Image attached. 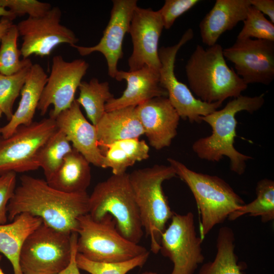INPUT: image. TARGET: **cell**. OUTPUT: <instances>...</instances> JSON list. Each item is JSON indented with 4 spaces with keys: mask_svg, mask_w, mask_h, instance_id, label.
Instances as JSON below:
<instances>
[{
    "mask_svg": "<svg viewBox=\"0 0 274 274\" xmlns=\"http://www.w3.org/2000/svg\"><path fill=\"white\" fill-rule=\"evenodd\" d=\"M7 207L11 221L22 213L40 218L43 223L58 231L76 232L78 218L89 213L86 192L67 193L51 187L46 181L24 175L20 178Z\"/></svg>",
    "mask_w": 274,
    "mask_h": 274,
    "instance_id": "6da1fadb",
    "label": "cell"
},
{
    "mask_svg": "<svg viewBox=\"0 0 274 274\" xmlns=\"http://www.w3.org/2000/svg\"><path fill=\"white\" fill-rule=\"evenodd\" d=\"M264 101V93L253 97L241 94L230 100L223 108L201 117V121L211 126L212 132L193 143L194 152L199 158L212 162L227 157L231 170L239 175L243 174L246 161L252 158L240 153L234 147L237 124L236 115L244 111L253 113L259 110Z\"/></svg>",
    "mask_w": 274,
    "mask_h": 274,
    "instance_id": "7a4b0ae2",
    "label": "cell"
},
{
    "mask_svg": "<svg viewBox=\"0 0 274 274\" xmlns=\"http://www.w3.org/2000/svg\"><path fill=\"white\" fill-rule=\"evenodd\" d=\"M218 44L204 49L196 46L185 65L189 89L207 103L222 102L241 95L248 85L227 64Z\"/></svg>",
    "mask_w": 274,
    "mask_h": 274,
    "instance_id": "3957f363",
    "label": "cell"
},
{
    "mask_svg": "<svg viewBox=\"0 0 274 274\" xmlns=\"http://www.w3.org/2000/svg\"><path fill=\"white\" fill-rule=\"evenodd\" d=\"M128 176L143 230L150 239L151 251L157 254L160 251L161 234L174 213L162 184L177 176L176 172L170 165H155L134 170Z\"/></svg>",
    "mask_w": 274,
    "mask_h": 274,
    "instance_id": "277c9868",
    "label": "cell"
},
{
    "mask_svg": "<svg viewBox=\"0 0 274 274\" xmlns=\"http://www.w3.org/2000/svg\"><path fill=\"white\" fill-rule=\"evenodd\" d=\"M167 161L193 194L200 217L199 236L201 239L246 203L223 179L193 171L172 158H167Z\"/></svg>",
    "mask_w": 274,
    "mask_h": 274,
    "instance_id": "5b68a950",
    "label": "cell"
},
{
    "mask_svg": "<svg viewBox=\"0 0 274 274\" xmlns=\"http://www.w3.org/2000/svg\"><path fill=\"white\" fill-rule=\"evenodd\" d=\"M95 220L106 214L115 220L121 234L139 244L144 235L139 211L135 201L128 174L112 175L98 183L89 195V213Z\"/></svg>",
    "mask_w": 274,
    "mask_h": 274,
    "instance_id": "8992f818",
    "label": "cell"
},
{
    "mask_svg": "<svg viewBox=\"0 0 274 274\" xmlns=\"http://www.w3.org/2000/svg\"><path fill=\"white\" fill-rule=\"evenodd\" d=\"M77 249L78 253L93 261L116 262L131 259L148 251L124 237L115 219L106 214L99 220L89 214L78 218Z\"/></svg>",
    "mask_w": 274,
    "mask_h": 274,
    "instance_id": "52a82bcc",
    "label": "cell"
},
{
    "mask_svg": "<svg viewBox=\"0 0 274 274\" xmlns=\"http://www.w3.org/2000/svg\"><path fill=\"white\" fill-rule=\"evenodd\" d=\"M71 234L42 223L22 245L19 257L22 274H58L62 271L71 260Z\"/></svg>",
    "mask_w": 274,
    "mask_h": 274,
    "instance_id": "ba28073f",
    "label": "cell"
},
{
    "mask_svg": "<svg viewBox=\"0 0 274 274\" xmlns=\"http://www.w3.org/2000/svg\"><path fill=\"white\" fill-rule=\"evenodd\" d=\"M57 129L55 120L49 117L20 125L8 138L0 135V174L40 168V150Z\"/></svg>",
    "mask_w": 274,
    "mask_h": 274,
    "instance_id": "9c48e42d",
    "label": "cell"
},
{
    "mask_svg": "<svg viewBox=\"0 0 274 274\" xmlns=\"http://www.w3.org/2000/svg\"><path fill=\"white\" fill-rule=\"evenodd\" d=\"M194 36L192 28L185 31L180 41L171 46L161 47L158 51L160 62L159 84L167 92V98L180 118L191 123L201 122V117L217 110L222 102L207 103L196 98L188 86L180 82L175 74L178 52Z\"/></svg>",
    "mask_w": 274,
    "mask_h": 274,
    "instance_id": "30bf717a",
    "label": "cell"
},
{
    "mask_svg": "<svg viewBox=\"0 0 274 274\" xmlns=\"http://www.w3.org/2000/svg\"><path fill=\"white\" fill-rule=\"evenodd\" d=\"M170 220L161 234L159 252L173 262L170 274H193L204 259L193 214L174 213Z\"/></svg>",
    "mask_w": 274,
    "mask_h": 274,
    "instance_id": "8fae6325",
    "label": "cell"
},
{
    "mask_svg": "<svg viewBox=\"0 0 274 274\" xmlns=\"http://www.w3.org/2000/svg\"><path fill=\"white\" fill-rule=\"evenodd\" d=\"M61 12L54 7L44 15L28 17L17 25L23 42L20 49L23 58L35 54L42 57L49 55L61 44L75 45L79 39L70 28L60 23Z\"/></svg>",
    "mask_w": 274,
    "mask_h": 274,
    "instance_id": "7c38bea8",
    "label": "cell"
},
{
    "mask_svg": "<svg viewBox=\"0 0 274 274\" xmlns=\"http://www.w3.org/2000/svg\"><path fill=\"white\" fill-rule=\"evenodd\" d=\"M89 64L81 59L66 61L61 55L53 57L51 70L43 89L37 110L44 115L50 105L49 117L55 119L69 108L75 100V95Z\"/></svg>",
    "mask_w": 274,
    "mask_h": 274,
    "instance_id": "4fadbf2b",
    "label": "cell"
},
{
    "mask_svg": "<svg viewBox=\"0 0 274 274\" xmlns=\"http://www.w3.org/2000/svg\"><path fill=\"white\" fill-rule=\"evenodd\" d=\"M225 58L232 62L235 73L246 84L269 85L274 79V41L237 40L224 49Z\"/></svg>",
    "mask_w": 274,
    "mask_h": 274,
    "instance_id": "5bb4252c",
    "label": "cell"
},
{
    "mask_svg": "<svg viewBox=\"0 0 274 274\" xmlns=\"http://www.w3.org/2000/svg\"><path fill=\"white\" fill-rule=\"evenodd\" d=\"M163 28L159 10L138 6L135 8L128 32L130 35L133 47L128 59L129 71H135L144 66L159 71L161 64L158 43Z\"/></svg>",
    "mask_w": 274,
    "mask_h": 274,
    "instance_id": "9a60e30c",
    "label": "cell"
},
{
    "mask_svg": "<svg viewBox=\"0 0 274 274\" xmlns=\"http://www.w3.org/2000/svg\"><path fill=\"white\" fill-rule=\"evenodd\" d=\"M110 18L99 42L95 46L84 47L75 45L71 46L77 49L81 56L95 52L105 57L109 75L115 78L118 71L117 65L123 57L122 44L128 33L133 12L138 6L136 0H114Z\"/></svg>",
    "mask_w": 274,
    "mask_h": 274,
    "instance_id": "2e32d148",
    "label": "cell"
},
{
    "mask_svg": "<svg viewBox=\"0 0 274 274\" xmlns=\"http://www.w3.org/2000/svg\"><path fill=\"white\" fill-rule=\"evenodd\" d=\"M135 109L150 145L156 150L169 146L177 134L180 117L167 97L153 98Z\"/></svg>",
    "mask_w": 274,
    "mask_h": 274,
    "instance_id": "e0dca14e",
    "label": "cell"
},
{
    "mask_svg": "<svg viewBox=\"0 0 274 274\" xmlns=\"http://www.w3.org/2000/svg\"><path fill=\"white\" fill-rule=\"evenodd\" d=\"M55 120L57 128L64 132L73 148L90 163L101 167L104 155L98 145L95 127L84 117L76 99Z\"/></svg>",
    "mask_w": 274,
    "mask_h": 274,
    "instance_id": "ac0fdd59",
    "label": "cell"
},
{
    "mask_svg": "<svg viewBox=\"0 0 274 274\" xmlns=\"http://www.w3.org/2000/svg\"><path fill=\"white\" fill-rule=\"evenodd\" d=\"M115 79L118 81H126L127 86L121 96L113 97L107 102L106 112L136 107L153 98L168 95L159 84V71L148 66L133 71L118 70Z\"/></svg>",
    "mask_w": 274,
    "mask_h": 274,
    "instance_id": "d6986e66",
    "label": "cell"
},
{
    "mask_svg": "<svg viewBox=\"0 0 274 274\" xmlns=\"http://www.w3.org/2000/svg\"><path fill=\"white\" fill-rule=\"evenodd\" d=\"M250 0H216L199 23L202 42L208 47L217 44L220 36L245 19Z\"/></svg>",
    "mask_w": 274,
    "mask_h": 274,
    "instance_id": "ffe728a7",
    "label": "cell"
},
{
    "mask_svg": "<svg viewBox=\"0 0 274 274\" xmlns=\"http://www.w3.org/2000/svg\"><path fill=\"white\" fill-rule=\"evenodd\" d=\"M48 76L42 66L32 64L21 91L18 106L8 123L0 127V135L6 138L20 125H28L33 118Z\"/></svg>",
    "mask_w": 274,
    "mask_h": 274,
    "instance_id": "44dd1931",
    "label": "cell"
},
{
    "mask_svg": "<svg viewBox=\"0 0 274 274\" xmlns=\"http://www.w3.org/2000/svg\"><path fill=\"white\" fill-rule=\"evenodd\" d=\"M135 107H127L105 113L95 126L100 149L115 142L139 138L144 134Z\"/></svg>",
    "mask_w": 274,
    "mask_h": 274,
    "instance_id": "7402d4cb",
    "label": "cell"
},
{
    "mask_svg": "<svg viewBox=\"0 0 274 274\" xmlns=\"http://www.w3.org/2000/svg\"><path fill=\"white\" fill-rule=\"evenodd\" d=\"M9 224L0 225V253L11 262L13 274H22L19 262L22 245L28 235L39 227L42 220L28 213L16 216Z\"/></svg>",
    "mask_w": 274,
    "mask_h": 274,
    "instance_id": "603a6c76",
    "label": "cell"
},
{
    "mask_svg": "<svg viewBox=\"0 0 274 274\" xmlns=\"http://www.w3.org/2000/svg\"><path fill=\"white\" fill-rule=\"evenodd\" d=\"M90 164L80 153L73 148L47 182L51 187L67 193L86 192L91 179Z\"/></svg>",
    "mask_w": 274,
    "mask_h": 274,
    "instance_id": "cb8c5ba5",
    "label": "cell"
},
{
    "mask_svg": "<svg viewBox=\"0 0 274 274\" xmlns=\"http://www.w3.org/2000/svg\"><path fill=\"white\" fill-rule=\"evenodd\" d=\"M104 160L102 168H111L113 175H120L136 161L149 157V147L144 140L131 138L118 141L100 149Z\"/></svg>",
    "mask_w": 274,
    "mask_h": 274,
    "instance_id": "d4e9b609",
    "label": "cell"
},
{
    "mask_svg": "<svg viewBox=\"0 0 274 274\" xmlns=\"http://www.w3.org/2000/svg\"><path fill=\"white\" fill-rule=\"evenodd\" d=\"M235 239L232 228L221 227L217 234L216 256L201 266L198 274H244L234 252Z\"/></svg>",
    "mask_w": 274,
    "mask_h": 274,
    "instance_id": "484cf974",
    "label": "cell"
},
{
    "mask_svg": "<svg viewBox=\"0 0 274 274\" xmlns=\"http://www.w3.org/2000/svg\"><path fill=\"white\" fill-rule=\"evenodd\" d=\"M78 88L79 95L76 100L84 109L87 117L95 126L106 112L107 102L114 97L109 83L100 82L94 78L88 82L82 81Z\"/></svg>",
    "mask_w": 274,
    "mask_h": 274,
    "instance_id": "4316f807",
    "label": "cell"
},
{
    "mask_svg": "<svg viewBox=\"0 0 274 274\" xmlns=\"http://www.w3.org/2000/svg\"><path fill=\"white\" fill-rule=\"evenodd\" d=\"M256 197L231 213L228 219L236 220L243 216L259 217L263 223L274 219V182L264 179L258 181L256 187Z\"/></svg>",
    "mask_w": 274,
    "mask_h": 274,
    "instance_id": "83f0119b",
    "label": "cell"
},
{
    "mask_svg": "<svg viewBox=\"0 0 274 274\" xmlns=\"http://www.w3.org/2000/svg\"><path fill=\"white\" fill-rule=\"evenodd\" d=\"M73 148L64 132L57 128L41 148L38 155L39 166L43 170L46 181L55 174Z\"/></svg>",
    "mask_w": 274,
    "mask_h": 274,
    "instance_id": "f1b7e54d",
    "label": "cell"
},
{
    "mask_svg": "<svg viewBox=\"0 0 274 274\" xmlns=\"http://www.w3.org/2000/svg\"><path fill=\"white\" fill-rule=\"evenodd\" d=\"M19 36L17 25L13 24L1 40L0 74L11 75L32 64L29 58L20 59L21 53L17 47Z\"/></svg>",
    "mask_w": 274,
    "mask_h": 274,
    "instance_id": "f546056e",
    "label": "cell"
},
{
    "mask_svg": "<svg viewBox=\"0 0 274 274\" xmlns=\"http://www.w3.org/2000/svg\"><path fill=\"white\" fill-rule=\"evenodd\" d=\"M150 255L149 251L131 259L116 262H101L90 260L77 253L78 268L90 274H126L131 270L142 267Z\"/></svg>",
    "mask_w": 274,
    "mask_h": 274,
    "instance_id": "4dcf8cb0",
    "label": "cell"
},
{
    "mask_svg": "<svg viewBox=\"0 0 274 274\" xmlns=\"http://www.w3.org/2000/svg\"><path fill=\"white\" fill-rule=\"evenodd\" d=\"M31 64L11 75L0 74V110L9 121L14 113V104L21 93Z\"/></svg>",
    "mask_w": 274,
    "mask_h": 274,
    "instance_id": "1f68e13d",
    "label": "cell"
},
{
    "mask_svg": "<svg viewBox=\"0 0 274 274\" xmlns=\"http://www.w3.org/2000/svg\"><path fill=\"white\" fill-rule=\"evenodd\" d=\"M244 25L237 40L255 39L274 41V24L264 15L251 5L249 7Z\"/></svg>",
    "mask_w": 274,
    "mask_h": 274,
    "instance_id": "d6a6232c",
    "label": "cell"
},
{
    "mask_svg": "<svg viewBox=\"0 0 274 274\" xmlns=\"http://www.w3.org/2000/svg\"><path fill=\"white\" fill-rule=\"evenodd\" d=\"M0 6L8 8L16 17L26 14L31 17H40L51 9L50 4L37 0H0Z\"/></svg>",
    "mask_w": 274,
    "mask_h": 274,
    "instance_id": "836d02e7",
    "label": "cell"
},
{
    "mask_svg": "<svg viewBox=\"0 0 274 274\" xmlns=\"http://www.w3.org/2000/svg\"><path fill=\"white\" fill-rule=\"evenodd\" d=\"M200 1L198 0H166L162 8L159 10L164 28L172 27L176 20L188 11Z\"/></svg>",
    "mask_w": 274,
    "mask_h": 274,
    "instance_id": "e575fe53",
    "label": "cell"
},
{
    "mask_svg": "<svg viewBox=\"0 0 274 274\" xmlns=\"http://www.w3.org/2000/svg\"><path fill=\"white\" fill-rule=\"evenodd\" d=\"M16 187V173L0 174V225L8 220V204Z\"/></svg>",
    "mask_w": 274,
    "mask_h": 274,
    "instance_id": "d590c367",
    "label": "cell"
},
{
    "mask_svg": "<svg viewBox=\"0 0 274 274\" xmlns=\"http://www.w3.org/2000/svg\"><path fill=\"white\" fill-rule=\"evenodd\" d=\"M77 239L78 234L76 232L72 233L71 234L72 253L71 260L67 267L58 274H81L79 271L80 269L76 262V255L78 253Z\"/></svg>",
    "mask_w": 274,
    "mask_h": 274,
    "instance_id": "8d00e7d4",
    "label": "cell"
},
{
    "mask_svg": "<svg viewBox=\"0 0 274 274\" xmlns=\"http://www.w3.org/2000/svg\"><path fill=\"white\" fill-rule=\"evenodd\" d=\"M251 5L262 13L266 15L270 21L274 23L273 0H250Z\"/></svg>",
    "mask_w": 274,
    "mask_h": 274,
    "instance_id": "74e56055",
    "label": "cell"
},
{
    "mask_svg": "<svg viewBox=\"0 0 274 274\" xmlns=\"http://www.w3.org/2000/svg\"><path fill=\"white\" fill-rule=\"evenodd\" d=\"M13 24V20L7 17H2L0 20V42L2 37Z\"/></svg>",
    "mask_w": 274,
    "mask_h": 274,
    "instance_id": "f35d334b",
    "label": "cell"
},
{
    "mask_svg": "<svg viewBox=\"0 0 274 274\" xmlns=\"http://www.w3.org/2000/svg\"><path fill=\"white\" fill-rule=\"evenodd\" d=\"M0 17H7L14 20L16 16L10 10L0 6Z\"/></svg>",
    "mask_w": 274,
    "mask_h": 274,
    "instance_id": "ab89813d",
    "label": "cell"
},
{
    "mask_svg": "<svg viewBox=\"0 0 274 274\" xmlns=\"http://www.w3.org/2000/svg\"><path fill=\"white\" fill-rule=\"evenodd\" d=\"M141 274H158L156 272H152V271H145L142 272Z\"/></svg>",
    "mask_w": 274,
    "mask_h": 274,
    "instance_id": "60d3db41",
    "label": "cell"
},
{
    "mask_svg": "<svg viewBox=\"0 0 274 274\" xmlns=\"http://www.w3.org/2000/svg\"><path fill=\"white\" fill-rule=\"evenodd\" d=\"M2 255H1V254L0 253V261H1V259H2ZM0 274H5L4 273V272L3 271L2 268H1V266H0Z\"/></svg>",
    "mask_w": 274,
    "mask_h": 274,
    "instance_id": "b9f144b4",
    "label": "cell"
},
{
    "mask_svg": "<svg viewBox=\"0 0 274 274\" xmlns=\"http://www.w3.org/2000/svg\"><path fill=\"white\" fill-rule=\"evenodd\" d=\"M2 114H3V113H2V111L0 110V118L1 117Z\"/></svg>",
    "mask_w": 274,
    "mask_h": 274,
    "instance_id": "7bdbcfd3",
    "label": "cell"
}]
</instances>
